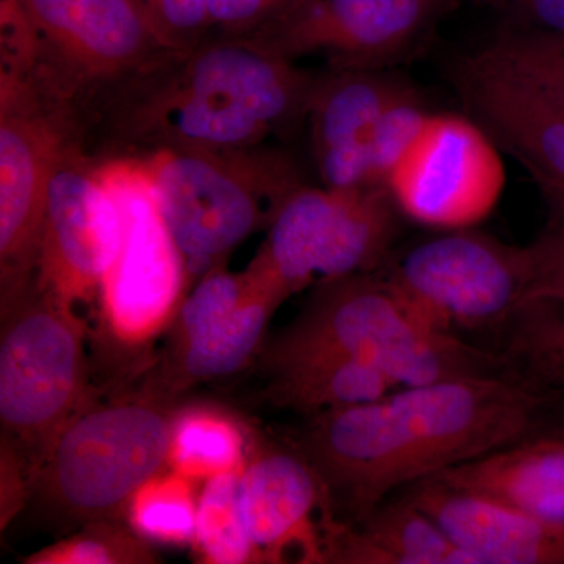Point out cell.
Segmentation results:
<instances>
[{"label":"cell","mask_w":564,"mask_h":564,"mask_svg":"<svg viewBox=\"0 0 564 564\" xmlns=\"http://www.w3.org/2000/svg\"><path fill=\"white\" fill-rule=\"evenodd\" d=\"M429 113L422 96L410 84H404L402 90L393 96L377 122L370 144L373 184L384 185L393 163L406 150Z\"/></svg>","instance_id":"f1b7e54d"},{"label":"cell","mask_w":564,"mask_h":564,"mask_svg":"<svg viewBox=\"0 0 564 564\" xmlns=\"http://www.w3.org/2000/svg\"><path fill=\"white\" fill-rule=\"evenodd\" d=\"M554 395L518 375L404 386L314 415L299 448L334 518L361 524L397 489L549 430Z\"/></svg>","instance_id":"6da1fadb"},{"label":"cell","mask_w":564,"mask_h":564,"mask_svg":"<svg viewBox=\"0 0 564 564\" xmlns=\"http://www.w3.org/2000/svg\"><path fill=\"white\" fill-rule=\"evenodd\" d=\"M317 79L256 41L210 35L126 84L96 115L126 148L117 154L259 147L302 128Z\"/></svg>","instance_id":"7a4b0ae2"},{"label":"cell","mask_w":564,"mask_h":564,"mask_svg":"<svg viewBox=\"0 0 564 564\" xmlns=\"http://www.w3.org/2000/svg\"><path fill=\"white\" fill-rule=\"evenodd\" d=\"M505 328L502 355L511 372L544 391L564 392V303L525 304Z\"/></svg>","instance_id":"cb8c5ba5"},{"label":"cell","mask_w":564,"mask_h":564,"mask_svg":"<svg viewBox=\"0 0 564 564\" xmlns=\"http://www.w3.org/2000/svg\"><path fill=\"white\" fill-rule=\"evenodd\" d=\"M500 152L467 115L430 111L384 187L411 221L441 231L474 228L502 196L507 177Z\"/></svg>","instance_id":"7c38bea8"},{"label":"cell","mask_w":564,"mask_h":564,"mask_svg":"<svg viewBox=\"0 0 564 564\" xmlns=\"http://www.w3.org/2000/svg\"><path fill=\"white\" fill-rule=\"evenodd\" d=\"M454 0H302L254 35L285 61L322 55L329 69H384L406 57Z\"/></svg>","instance_id":"4fadbf2b"},{"label":"cell","mask_w":564,"mask_h":564,"mask_svg":"<svg viewBox=\"0 0 564 564\" xmlns=\"http://www.w3.org/2000/svg\"><path fill=\"white\" fill-rule=\"evenodd\" d=\"M20 21L33 69L91 122L115 91L177 54L141 0H3Z\"/></svg>","instance_id":"ba28073f"},{"label":"cell","mask_w":564,"mask_h":564,"mask_svg":"<svg viewBox=\"0 0 564 564\" xmlns=\"http://www.w3.org/2000/svg\"><path fill=\"white\" fill-rule=\"evenodd\" d=\"M161 562L151 541L126 521L101 519L80 527L21 560L24 564H155Z\"/></svg>","instance_id":"83f0119b"},{"label":"cell","mask_w":564,"mask_h":564,"mask_svg":"<svg viewBox=\"0 0 564 564\" xmlns=\"http://www.w3.org/2000/svg\"><path fill=\"white\" fill-rule=\"evenodd\" d=\"M475 564H564V522L525 513L437 477L404 488Z\"/></svg>","instance_id":"e0dca14e"},{"label":"cell","mask_w":564,"mask_h":564,"mask_svg":"<svg viewBox=\"0 0 564 564\" xmlns=\"http://www.w3.org/2000/svg\"><path fill=\"white\" fill-rule=\"evenodd\" d=\"M458 229L386 259L377 270L445 332L502 328L524 303L532 250Z\"/></svg>","instance_id":"8fae6325"},{"label":"cell","mask_w":564,"mask_h":564,"mask_svg":"<svg viewBox=\"0 0 564 564\" xmlns=\"http://www.w3.org/2000/svg\"><path fill=\"white\" fill-rule=\"evenodd\" d=\"M247 269L258 281L250 299L209 332L181 347L163 350L148 391L172 402L185 389L229 377L258 358L270 318L289 296L251 267Z\"/></svg>","instance_id":"d6986e66"},{"label":"cell","mask_w":564,"mask_h":564,"mask_svg":"<svg viewBox=\"0 0 564 564\" xmlns=\"http://www.w3.org/2000/svg\"><path fill=\"white\" fill-rule=\"evenodd\" d=\"M433 477L564 522V429L533 434Z\"/></svg>","instance_id":"ffe728a7"},{"label":"cell","mask_w":564,"mask_h":564,"mask_svg":"<svg viewBox=\"0 0 564 564\" xmlns=\"http://www.w3.org/2000/svg\"><path fill=\"white\" fill-rule=\"evenodd\" d=\"M326 563L475 564L425 511L410 500L375 508L358 529L334 521L325 532Z\"/></svg>","instance_id":"44dd1931"},{"label":"cell","mask_w":564,"mask_h":564,"mask_svg":"<svg viewBox=\"0 0 564 564\" xmlns=\"http://www.w3.org/2000/svg\"><path fill=\"white\" fill-rule=\"evenodd\" d=\"M80 111L52 90L22 52L0 68V311L35 284L44 199L69 147L85 140Z\"/></svg>","instance_id":"8992f818"},{"label":"cell","mask_w":564,"mask_h":564,"mask_svg":"<svg viewBox=\"0 0 564 564\" xmlns=\"http://www.w3.org/2000/svg\"><path fill=\"white\" fill-rule=\"evenodd\" d=\"M240 474L242 470L207 478L199 494L193 547L203 563H258L245 521Z\"/></svg>","instance_id":"d4e9b609"},{"label":"cell","mask_w":564,"mask_h":564,"mask_svg":"<svg viewBox=\"0 0 564 564\" xmlns=\"http://www.w3.org/2000/svg\"><path fill=\"white\" fill-rule=\"evenodd\" d=\"M193 481L173 469L155 475L132 497L126 522L152 544H193L199 497Z\"/></svg>","instance_id":"4316f807"},{"label":"cell","mask_w":564,"mask_h":564,"mask_svg":"<svg viewBox=\"0 0 564 564\" xmlns=\"http://www.w3.org/2000/svg\"><path fill=\"white\" fill-rule=\"evenodd\" d=\"M151 174L159 207L180 248L188 280L228 263L231 252L304 184L288 152L250 148L162 147L137 152Z\"/></svg>","instance_id":"277c9868"},{"label":"cell","mask_w":564,"mask_h":564,"mask_svg":"<svg viewBox=\"0 0 564 564\" xmlns=\"http://www.w3.org/2000/svg\"><path fill=\"white\" fill-rule=\"evenodd\" d=\"M245 521L258 563H326L323 525L334 518L321 477L303 452L252 451L240 474Z\"/></svg>","instance_id":"9a60e30c"},{"label":"cell","mask_w":564,"mask_h":564,"mask_svg":"<svg viewBox=\"0 0 564 564\" xmlns=\"http://www.w3.org/2000/svg\"><path fill=\"white\" fill-rule=\"evenodd\" d=\"M530 250L532 281L522 306L532 303H564V218H554L547 231L530 245Z\"/></svg>","instance_id":"4dcf8cb0"},{"label":"cell","mask_w":564,"mask_h":564,"mask_svg":"<svg viewBox=\"0 0 564 564\" xmlns=\"http://www.w3.org/2000/svg\"><path fill=\"white\" fill-rule=\"evenodd\" d=\"M322 355L372 364L400 388L513 375L502 352L437 328L378 272L315 285L302 313L263 343L258 358L269 367Z\"/></svg>","instance_id":"3957f363"},{"label":"cell","mask_w":564,"mask_h":564,"mask_svg":"<svg viewBox=\"0 0 564 564\" xmlns=\"http://www.w3.org/2000/svg\"><path fill=\"white\" fill-rule=\"evenodd\" d=\"M262 370L270 403L311 415L373 402L400 388L372 364L345 356H306Z\"/></svg>","instance_id":"7402d4cb"},{"label":"cell","mask_w":564,"mask_h":564,"mask_svg":"<svg viewBox=\"0 0 564 564\" xmlns=\"http://www.w3.org/2000/svg\"><path fill=\"white\" fill-rule=\"evenodd\" d=\"M300 2L302 0H210V35H254L281 20Z\"/></svg>","instance_id":"1f68e13d"},{"label":"cell","mask_w":564,"mask_h":564,"mask_svg":"<svg viewBox=\"0 0 564 564\" xmlns=\"http://www.w3.org/2000/svg\"><path fill=\"white\" fill-rule=\"evenodd\" d=\"M469 58L481 68L532 88L564 109V35L511 32Z\"/></svg>","instance_id":"484cf974"},{"label":"cell","mask_w":564,"mask_h":564,"mask_svg":"<svg viewBox=\"0 0 564 564\" xmlns=\"http://www.w3.org/2000/svg\"><path fill=\"white\" fill-rule=\"evenodd\" d=\"M399 215L381 184H303L278 210L250 265L288 296L322 282L375 273L391 256Z\"/></svg>","instance_id":"30bf717a"},{"label":"cell","mask_w":564,"mask_h":564,"mask_svg":"<svg viewBox=\"0 0 564 564\" xmlns=\"http://www.w3.org/2000/svg\"><path fill=\"white\" fill-rule=\"evenodd\" d=\"M0 317L2 440L35 477L55 437L93 393L87 332L77 307L35 284Z\"/></svg>","instance_id":"52a82bcc"},{"label":"cell","mask_w":564,"mask_h":564,"mask_svg":"<svg viewBox=\"0 0 564 564\" xmlns=\"http://www.w3.org/2000/svg\"><path fill=\"white\" fill-rule=\"evenodd\" d=\"M33 473L13 444L0 445V529H7L32 497Z\"/></svg>","instance_id":"d6a6232c"},{"label":"cell","mask_w":564,"mask_h":564,"mask_svg":"<svg viewBox=\"0 0 564 564\" xmlns=\"http://www.w3.org/2000/svg\"><path fill=\"white\" fill-rule=\"evenodd\" d=\"M404 84L384 69H329L318 76L306 122L322 185H380L372 181L370 144L381 113Z\"/></svg>","instance_id":"ac0fdd59"},{"label":"cell","mask_w":564,"mask_h":564,"mask_svg":"<svg viewBox=\"0 0 564 564\" xmlns=\"http://www.w3.org/2000/svg\"><path fill=\"white\" fill-rule=\"evenodd\" d=\"M85 140L62 155L44 199L35 285L79 307L99 303L118 239V209Z\"/></svg>","instance_id":"5bb4252c"},{"label":"cell","mask_w":564,"mask_h":564,"mask_svg":"<svg viewBox=\"0 0 564 564\" xmlns=\"http://www.w3.org/2000/svg\"><path fill=\"white\" fill-rule=\"evenodd\" d=\"M99 174L120 225L98 306L107 336L117 347L133 350L170 328L192 284L139 155H101Z\"/></svg>","instance_id":"9c48e42d"},{"label":"cell","mask_w":564,"mask_h":564,"mask_svg":"<svg viewBox=\"0 0 564 564\" xmlns=\"http://www.w3.org/2000/svg\"><path fill=\"white\" fill-rule=\"evenodd\" d=\"M252 451L248 434L220 408H184L174 413L170 469L192 480L242 470Z\"/></svg>","instance_id":"603a6c76"},{"label":"cell","mask_w":564,"mask_h":564,"mask_svg":"<svg viewBox=\"0 0 564 564\" xmlns=\"http://www.w3.org/2000/svg\"><path fill=\"white\" fill-rule=\"evenodd\" d=\"M174 413L150 391L109 402L91 393L55 437L31 500L65 525L126 521L132 497L169 467Z\"/></svg>","instance_id":"5b68a950"},{"label":"cell","mask_w":564,"mask_h":564,"mask_svg":"<svg viewBox=\"0 0 564 564\" xmlns=\"http://www.w3.org/2000/svg\"><path fill=\"white\" fill-rule=\"evenodd\" d=\"M454 84L467 117L521 163L564 218V109L540 93L463 58Z\"/></svg>","instance_id":"2e32d148"},{"label":"cell","mask_w":564,"mask_h":564,"mask_svg":"<svg viewBox=\"0 0 564 564\" xmlns=\"http://www.w3.org/2000/svg\"><path fill=\"white\" fill-rule=\"evenodd\" d=\"M169 50L184 54L209 39L210 0H141Z\"/></svg>","instance_id":"f546056e"},{"label":"cell","mask_w":564,"mask_h":564,"mask_svg":"<svg viewBox=\"0 0 564 564\" xmlns=\"http://www.w3.org/2000/svg\"><path fill=\"white\" fill-rule=\"evenodd\" d=\"M511 17L532 25L529 31L564 35V0H489Z\"/></svg>","instance_id":"836d02e7"}]
</instances>
